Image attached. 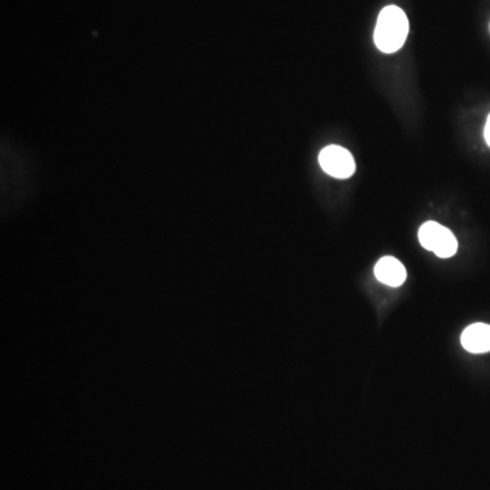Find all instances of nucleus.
Segmentation results:
<instances>
[{
  "label": "nucleus",
  "instance_id": "nucleus-6",
  "mask_svg": "<svg viewBox=\"0 0 490 490\" xmlns=\"http://www.w3.org/2000/svg\"><path fill=\"white\" fill-rule=\"evenodd\" d=\"M485 141H486L487 146L490 148V115L486 120V126H485Z\"/></svg>",
  "mask_w": 490,
  "mask_h": 490
},
{
  "label": "nucleus",
  "instance_id": "nucleus-4",
  "mask_svg": "<svg viewBox=\"0 0 490 490\" xmlns=\"http://www.w3.org/2000/svg\"><path fill=\"white\" fill-rule=\"evenodd\" d=\"M375 277L381 284L398 287L405 284L408 272L405 266L393 256L381 257L375 266Z\"/></svg>",
  "mask_w": 490,
  "mask_h": 490
},
{
  "label": "nucleus",
  "instance_id": "nucleus-5",
  "mask_svg": "<svg viewBox=\"0 0 490 490\" xmlns=\"http://www.w3.org/2000/svg\"><path fill=\"white\" fill-rule=\"evenodd\" d=\"M461 342L467 352L476 355L490 352V325L485 323L469 325L462 334Z\"/></svg>",
  "mask_w": 490,
  "mask_h": 490
},
{
  "label": "nucleus",
  "instance_id": "nucleus-3",
  "mask_svg": "<svg viewBox=\"0 0 490 490\" xmlns=\"http://www.w3.org/2000/svg\"><path fill=\"white\" fill-rule=\"evenodd\" d=\"M319 164L325 173L335 179L352 178L356 172V161L350 151L337 145L327 146L320 151Z\"/></svg>",
  "mask_w": 490,
  "mask_h": 490
},
{
  "label": "nucleus",
  "instance_id": "nucleus-1",
  "mask_svg": "<svg viewBox=\"0 0 490 490\" xmlns=\"http://www.w3.org/2000/svg\"><path fill=\"white\" fill-rule=\"evenodd\" d=\"M409 34V19L403 10L387 6L379 14L375 29V44L384 54H394L405 44Z\"/></svg>",
  "mask_w": 490,
  "mask_h": 490
},
{
  "label": "nucleus",
  "instance_id": "nucleus-2",
  "mask_svg": "<svg viewBox=\"0 0 490 490\" xmlns=\"http://www.w3.org/2000/svg\"><path fill=\"white\" fill-rule=\"evenodd\" d=\"M418 239L424 249L443 259L454 256L458 251V241L455 239L454 234L443 225L434 221L425 222L421 226Z\"/></svg>",
  "mask_w": 490,
  "mask_h": 490
}]
</instances>
